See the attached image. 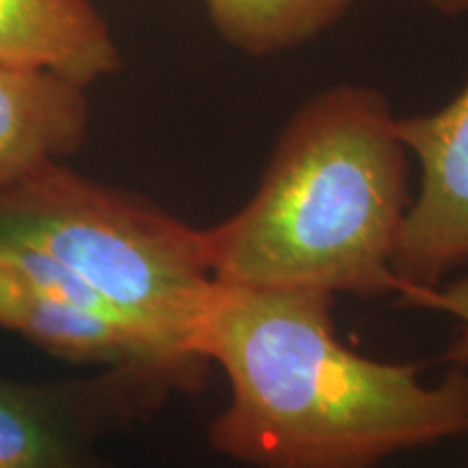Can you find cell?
Wrapping results in <instances>:
<instances>
[{
	"label": "cell",
	"mask_w": 468,
	"mask_h": 468,
	"mask_svg": "<svg viewBox=\"0 0 468 468\" xmlns=\"http://www.w3.org/2000/svg\"><path fill=\"white\" fill-rule=\"evenodd\" d=\"M336 295L215 286L202 354L230 384L208 442L254 468H378L468 434V368L436 384L417 365L356 354L336 335Z\"/></svg>",
	"instance_id": "1"
},
{
	"label": "cell",
	"mask_w": 468,
	"mask_h": 468,
	"mask_svg": "<svg viewBox=\"0 0 468 468\" xmlns=\"http://www.w3.org/2000/svg\"><path fill=\"white\" fill-rule=\"evenodd\" d=\"M395 120L371 87H330L303 102L248 204L204 228L215 282L399 295L393 261L414 196Z\"/></svg>",
	"instance_id": "2"
},
{
	"label": "cell",
	"mask_w": 468,
	"mask_h": 468,
	"mask_svg": "<svg viewBox=\"0 0 468 468\" xmlns=\"http://www.w3.org/2000/svg\"><path fill=\"white\" fill-rule=\"evenodd\" d=\"M0 243L48 256L169 360L207 376L202 332L218 282L200 228L50 163L0 191Z\"/></svg>",
	"instance_id": "3"
},
{
	"label": "cell",
	"mask_w": 468,
	"mask_h": 468,
	"mask_svg": "<svg viewBox=\"0 0 468 468\" xmlns=\"http://www.w3.org/2000/svg\"><path fill=\"white\" fill-rule=\"evenodd\" d=\"M178 379L107 368L91 379L20 384L0 378V468H104L96 444L159 408Z\"/></svg>",
	"instance_id": "4"
},
{
	"label": "cell",
	"mask_w": 468,
	"mask_h": 468,
	"mask_svg": "<svg viewBox=\"0 0 468 468\" xmlns=\"http://www.w3.org/2000/svg\"><path fill=\"white\" fill-rule=\"evenodd\" d=\"M0 325L72 362L152 368L200 388L202 373L176 365L85 282L48 256L0 243Z\"/></svg>",
	"instance_id": "5"
},
{
	"label": "cell",
	"mask_w": 468,
	"mask_h": 468,
	"mask_svg": "<svg viewBox=\"0 0 468 468\" xmlns=\"http://www.w3.org/2000/svg\"><path fill=\"white\" fill-rule=\"evenodd\" d=\"M395 131L420 169L393 261L401 297L468 262V83L434 113L397 117Z\"/></svg>",
	"instance_id": "6"
},
{
	"label": "cell",
	"mask_w": 468,
	"mask_h": 468,
	"mask_svg": "<svg viewBox=\"0 0 468 468\" xmlns=\"http://www.w3.org/2000/svg\"><path fill=\"white\" fill-rule=\"evenodd\" d=\"M85 87L44 69L0 66V191L80 148Z\"/></svg>",
	"instance_id": "7"
},
{
	"label": "cell",
	"mask_w": 468,
	"mask_h": 468,
	"mask_svg": "<svg viewBox=\"0 0 468 468\" xmlns=\"http://www.w3.org/2000/svg\"><path fill=\"white\" fill-rule=\"evenodd\" d=\"M0 66L44 69L87 87L120 68V52L87 0H0Z\"/></svg>",
	"instance_id": "8"
},
{
	"label": "cell",
	"mask_w": 468,
	"mask_h": 468,
	"mask_svg": "<svg viewBox=\"0 0 468 468\" xmlns=\"http://www.w3.org/2000/svg\"><path fill=\"white\" fill-rule=\"evenodd\" d=\"M351 0H207L218 31L239 50L273 55L295 48L343 17Z\"/></svg>",
	"instance_id": "9"
},
{
	"label": "cell",
	"mask_w": 468,
	"mask_h": 468,
	"mask_svg": "<svg viewBox=\"0 0 468 468\" xmlns=\"http://www.w3.org/2000/svg\"><path fill=\"white\" fill-rule=\"evenodd\" d=\"M403 306L434 310V313L449 314L462 324V335L452 347L444 351L442 362L468 368V276L453 280V282L438 284L434 289L410 291L399 297Z\"/></svg>",
	"instance_id": "10"
},
{
	"label": "cell",
	"mask_w": 468,
	"mask_h": 468,
	"mask_svg": "<svg viewBox=\"0 0 468 468\" xmlns=\"http://www.w3.org/2000/svg\"><path fill=\"white\" fill-rule=\"evenodd\" d=\"M442 14H468V0H420Z\"/></svg>",
	"instance_id": "11"
}]
</instances>
